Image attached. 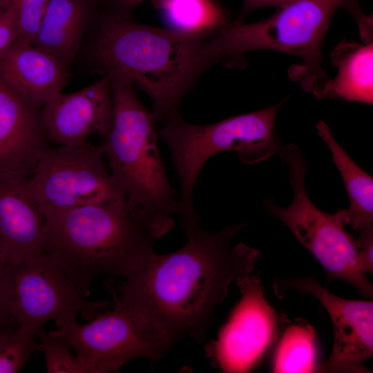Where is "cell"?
<instances>
[{
	"label": "cell",
	"mask_w": 373,
	"mask_h": 373,
	"mask_svg": "<svg viewBox=\"0 0 373 373\" xmlns=\"http://www.w3.org/2000/svg\"><path fill=\"white\" fill-rule=\"evenodd\" d=\"M282 104L207 125L189 123L180 115L164 123L160 135L170 149L180 180L179 216L183 229L200 222L193 206V189L210 157L233 151L243 164L252 165L279 153L284 144L276 137L275 127Z\"/></svg>",
	"instance_id": "8992f818"
},
{
	"label": "cell",
	"mask_w": 373,
	"mask_h": 373,
	"mask_svg": "<svg viewBox=\"0 0 373 373\" xmlns=\"http://www.w3.org/2000/svg\"><path fill=\"white\" fill-rule=\"evenodd\" d=\"M241 298L218 338L205 345L212 365L223 372H248L277 341L285 321L265 298L260 277L236 282Z\"/></svg>",
	"instance_id": "8fae6325"
},
{
	"label": "cell",
	"mask_w": 373,
	"mask_h": 373,
	"mask_svg": "<svg viewBox=\"0 0 373 373\" xmlns=\"http://www.w3.org/2000/svg\"><path fill=\"white\" fill-rule=\"evenodd\" d=\"M319 137L327 145L332 160L339 171L350 200L348 209H343L345 225L356 232L372 225L373 179L346 153L332 135L327 125L320 121L317 126Z\"/></svg>",
	"instance_id": "d6986e66"
},
{
	"label": "cell",
	"mask_w": 373,
	"mask_h": 373,
	"mask_svg": "<svg viewBox=\"0 0 373 373\" xmlns=\"http://www.w3.org/2000/svg\"><path fill=\"white\" fill-rule=\"evenodd\" d=\"M359 236L355 239L358 249V265L364 274L373 273V225L358 231Z\"/></svg>",
	"instance_id": "4316f807"
},
{
	"label": "cell",
	"mask_w": 373,
	"mask_h": 373,
	"mask_svg": "<svg viewBox=\"0 0 373 373\" xmlns=\"http://www.w3.org/2000/svg\"><path fill=\"white\" fill-rule=\"evenodd\" d=\"M48 140L59 146H79L98 134L104 138L113 124L109 79H100L77 91L57 93L41 108Z\"/></svg>",
	"instance_id": "4fadbf2b"
},
{
	"label": "cell",
	"mask_w": 373,
	"mask_h": 373,
	"mask_svg": "<svg viewBox=\"0 0 373 373\" xmlns=\"http://www.w3.org/2000/svg\"><path fill=\"white\" fill-rule=\"evenodd\" d=\"M278 155L288 167L293 200L289 206L282 207L266 198L263 203L265 211L282 222L319 262L327 283L334 279L343 280L361 296L372 298L373 286L358 265L355 238L345 229L343 209L331 214L311 201L305 185L306 161L296 145L284 144Z\"/></svg>",
	"instance_id": "52a82bcc"
},
{
	"label": "cell",
	"mask_w": 373,
	"mask_h": 373,
	"mask_svg": "<svg viewBox=\"0 0 373 373\" xmlns=\"http://www.w3.org/2000/svg\"><path fill=\"white\" fill-rule=\"evenodd\" d=\"M48 140L41 108L0 77V176L27 180Z\"/></svg>",
	"instance_id": "5bb4252c"
},
{
	"label": "cell",
	"mask_w": 373,
	"mask_h": 373,
	"mask_svg": "<svg viewBox=\"0 0 373 373\" xmlns=\"http://www.w3.org/2000/svg\"><path fill=\"white\" fill-rule=\"evenodd\" d=\"M17 15V41L32 45L50 0H11Z\"/></svg>",
	"instance_id": "cb8c5ba5"
},
{
	"label": "cell",
	"mask_w": 373,
	"mask_h": 373,
	"mask_svg": "<svg viewBox=\"0 0 373 373\" xmlns=\"http://www.w3.org/2000/svg\"><path fill=\"white\" fill-rule=\"evenodd\" d=\"M112 304V310L99 314L86 324L75 320L56 325L50 334L70 347L85 373L117 372L133 359L164 357L173 341L143 314Z\"/></svg>",
	"instance_id": "ba28073f"
},
{
	"label": "cell",
	"mask_w": 373,
	"mask_h": 373,
	"mask_svg": "<svg viewBox=\"0 0 373 373\" xmlns=\"http://www.w3.org/2000/svg\"><path fill=\"white\" fill-rule=\"evenodd\" d=\"M331 60L338 66V73L334 79L325 82L317 97L372 104V42L365 45L341 42L332 52Z\"/></svg>",
	"instance_id": "ac0fdd59"
},
{
	"label": "cell",
	"mask_w": 373,
	"mask_h": 373,
	"mask_svg": "<svg viewBox=\"0 0 373 373\" xmlns=\"http://www.w3.org/2000/svg\"><path fill=\"white\" fill-rule=\"evenodd\" d=\"M275 294L283 298L296 291L318 299L331 318L334 344L329 356L316 372L370 373L365 365L373 354V302L348 300L331 293L316 278L276 279Z\"/></svg>",
	"instance_id": "7c38bea8"
},
{
	"label": "cell",
	"mask_w": 373,
	"mask_h": 373,
	"mask_svg": "<svg viewBox=\"0 0 373 373\" xmlns=\"http://www.w3.org/2000/svg\"><path fill=\"white\" fill-rule=\"evenodd\" d=\"M90 59L102 77H123L148 95L155 121L164 123L180 115L186 93L219 64L213 36L140 24L131 12L109 9L97 18Z\"/></svg>",
	"instance_id": "7a4b0ae2"
},
{
	"label": "cell",
	"mask_w": 373,
	"mask_h": 373,
	"mask_svg": "<svg viewBox=\"0 0 373 373\" xmlns=\"http://www.w3.org/2000/svg\"><path fill=\"white\" fill-rule=\"evenodd\" d=\"M35 337L44 354L47 372L85 373L77 355L62 340L46 333L43 327L37 331Z\"/></svg>",
	"instance_id": "603a6c76"
},
{
	"label": "cell",
	"mask_w": 373,
	"mask_h": 373,
	"mask_svg": "<svg viewBox=\"0 0 373 373\" xmlns=\"http://www.w3.org/2000/svg\"><path fill=\"white\" fill-rule=\"evenodd\" d=\"M11 3V0H0V12L8 8Z\"/></svg>",
	"instance_id": "f546056e"
},
{
	"label": "cell",
	"mask_w": 373,
	"mask_h": 373,
	"mask_svg": "<svg viewBox=\"0 0 373 373\" xmlns=\"http://www.w3.org/2000/svg\"><path fill=\"white\" fill-rule=\"evenodd\" d=\"M292 0H242V6L238 20H243L245 16L251 11L263 7L280 8Z\"/></svg>",
	"instance_id": "83f0119b"
},
{
	"label": "cell",
	"mask_w": 373,
	"mask_h": 373,
	"mask_svg": "<svg viewBox=\"0 0 373 373\" xmlns=\"http://www.w3.org/2000/svg\"><path fill=\"white\" fill-rule=\"evenodd\" d=\"M245 225L220 231L195 225L185 232L187 242L181 249L154 252L111 289L112 302L143 314L172 341L186 336L204 341L229 285L249 276L260 258L258 249L232 245Z\"/></svg>",
	"instance_id": "6da1fadb"
},
{
	"label": "cell",
	"mask_w": 373,
	"mask_h": 373,
	"mask_svg": "<svg viewBox=\"0 0 373 373\" xmlns=\"http://www.w3.org/2000/svg\"><path fill=\"white\" fill-rule=\"evenodd\" d=\"M107 77L113 124L99 147L129 209L159 238L174 227L180 205L159 151L156 121L131 82Z\"/></svg>",
	"instance_id": "277c9868"
},
{
	"label": "cell",
	"mask_w": 373,
	"mask_h": 373,
	"mask_svg": "<svg viewBox=\"0 0 373 373\" xmlns=\"http://www.w3.org/2000/svg\"><path fill=\"white\" fill-rule=\"evenodd\" d=\"M104 5L106 9L131 12L133 8L146 0H96Z\"/></svg>",
	"instance_id": "f1b7e54d"
},
{
	"label": "cell",
	"mask_w": 373,
	"mask_h": 373,
	"mask_svg": "<svg viewBox=\"0 0 373 373\" xmlns=\"http://www.w3.org/2000/svg\"><path fill=\"white\" fill-rule=\"evenodd\" d=\"M26 184L44 215L125 200L100 147L88 142L79 146L47 147Z\"/></svg>",
	"instance_id": "9c48e42d"
},
{
	"label": "cell",
	"mask_w": 373,
	"mask_h": 373,
	"mask_svg": "<svg viewBox=\"0 0 373 373\" xmlns=\"http://www.w3.org/2000/svg\"><path fill=\"white\" fill-rule=\"evenodd\" d=\"M45 216V249L79 293L88 298L98 277H126L155 251L157 239L125 200L51 211Z\"/></svg>",
	"instance_id": "3957f363"
},
{
	"label": "cell",
	"mask_w": 373,
	"mask_h": 373,
	"mask_svg": "<svg viewBox=\"0 0 373 373\" xmlns=\"http://www.w3.org/2000/svg\"><path fill=\"white\" fill-rule=\"evenodd\" d=\"M317 350L314 329L296 321L285 330L274 356V372H316Z\"/></svg>",
	"instance_id": "44dd1931"
},
{
	"label": "cell",
	"mask_w": 373,
	"mask_h": 373,
	"mask_svg": "<svg viewBox=\"0 0 373 373\" xmlns=\"http://www.w3.org/2000/svg\"><path fill=\"white\" fill-rule=\"evenodd\" d=\"M8 296L19 326L35 335L51 320L56 325L86 321L112 307V301H92L81 295L58 263L45 251L9 265Z\"/></svg>",
	"instance_id": "30bf717a"
},
{
	"label": "cell",
	"mask_w": 373,
	"mask_h": 373,
	"mask_svg": "<svg viewBox=\"0 0 373 373\" xmlns=\"http://www.w3.org/2000/svg\"><path fill=\"white\" fill-rule=\"evenodd\" d=\"M69 67L46 51L16 41L0 57V77L33 106L61 92Z\"/></svg>",
	"instance_id": "2e32d148"
},
{
	"label": "cell",
	"mask_w": 373,
	"mask_h": 373,
	"mask_svg": "<svg viewBox=\"0 0 373 373\" xmlns=\"http://www.w3.org/2000/svg\"><path fill=\"white\" fill-rule=\"evenodd\" d=\"M39 350L35 336L21 327L0 332V373L18 372L32 354Z\"/></svg>",
	"instance_id": "7402d4cb"
},
{
	"label": "cell",
	"mask_w": 373,
	"mask_h": 373,
	"mask_svg": "<svg viewBox=\"0 0 373 373\" xmlns=\"http://www.w3.org/2000/svg\"><path fill=\"white\" fill-rule=\"evenodd\" d=\"M96 3V0H50L32 45L69 67L95 17Z\"/></svg>",
	"instance_id": "e0dca14e"
},
{
	"label": "cell",
	"mask_w": 373,
	"mask_h": 373,
	"mask_svg": "<svg viewBox=\"0 0 373 373\" xmlns=\"http://www.w3.org/2000/svg\"><path fill=\"white\" fill-rule=\"evenodd\" d=\"M349 0H292L270 17L252 23L236 19L213 36L220 64L242 68L245 53L269 49L297 56L303 66L292 78L316 97L327 80L321 45L332 17Z\"/></svg>",
	"instance_id": "5b68a950"
},
{
	"label": "cell",
	"mask_w": 373,
	"mask_h": 373,
	"mask_svg": "<svg viewBox=\"0 0 373 373\" xmlns=\"http://www.w3.org/2000/svg\"><path fill=\"white\" fill-rule=\"evenodd\" d=\"M8 269L9 265L0 257V332L19 326L10 307Z\"/></svg>",
	"instance_id": "d4e9b609"
},
{
	"label": "cell",
	"mask_w": 373,
	"mask_h": 373,
	"mask_svg": "<svg viewBox=\"0 0 373 373\" xmlns=\"http://www.w3.org/2000/svg\"><path fill=\"white\" fill-rule=\"evenodd\" d=\"M26 180L0 176V257L8 265L45 249V216Z\"/></svg>",
	"instance_id": "9a60e30c"
},
{
	"label": "cell",
	"mask_w": 373,
	"mask_h": 373,
	"mask_svg": "<svg viewBox=\"0 0 373 373\" xmlns=\"http://www.w3.org/2000/svg\"><path fill=\"white\" fill-rule=\"evenodd\" d=\"M168 26L183 35L211 37L230 21L218 0H151Z\"/></svg>",
	"instance_id": "ffe728a7"
},
{
	"label": "cell",
	"mask_w": 373,
	"mask_h": 373,
	"mask_svg": "<svg viewBox=\"0 0 373 373\" xmlns=\"http://www.w3.org/2000/svg\"><path fill=\"white\" fill-rule=\"evenodd\" d=\"M18 36L17 10L12 2L0 12V57L17 40Z\"/></svg>",
	"instance_id": "484cf974"
}]
</instances>
